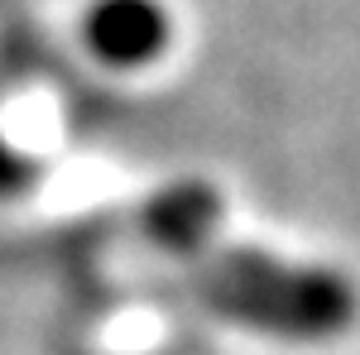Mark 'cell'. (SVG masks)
<instances>
[{"label": "cell", "instance_id": "6da1fadb", "mask_svg": "<svg viewBox=\"0 0 360 355\" xmlns=\"http://www.w3.org/2000/svg\"><path fill=\"white\" fill-rule=\"evenodd\" d=\"M193 283L217 317L283 341H332L356 322L351 278L322 264H288L264 250H221L197 264Z\"/></svg>", "mask_w": 360, "mask_h": 355}, {"label": "cell", "instance_id": "7a4b0ae2", "mask_svg": "<svg viewBox=\"0 0 360 355\" xmlns=\"http://www.w3.org/2000/svg\"><path fill=\"white\" fill-rule=\"evenodd\" d=\"M86 44L111 67H144L164 53L168 15L154 0H101L86 15Z\"/></svg>", "mask_w": 360, "mask_h": 355}, {"label": "cell", "instance_id": "3957f363", "mask_svg": "<svg viewBox=\"0 0 360 355\" xmlns=\"http://www.w3.org/2000/svg\"><path fill=\"white\" fill-rule=\"evenodd\" d=\"M217 221H221V197L217 192L207 183H178V188H164L144 207V235L159 250L188 259L217 235Z\"/></svg>", "mask_w": 360, "mask_h": 355}, {"label": "cell", "instance_id": "277c9868", "mask_svg": "<svg viewBox=\"0 0 360 355\" xmlns=\"http://www.w3.org/2000/svg\"><path fill=\"white\" fill-rule=\"evenodd\" d=\"M29 178H34V164H29L25 154L0 135V197H5V192H20Z\"/></svg>", "mask_w": 360, "mask_h": 355}]
</instances>
